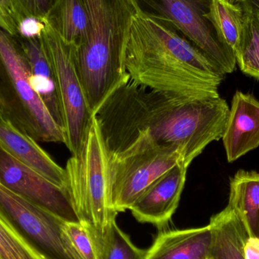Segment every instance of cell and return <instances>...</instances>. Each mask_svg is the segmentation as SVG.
<instances>
[{
	"mask_svg": "<svg viewBox=\"0 0 259 259\" xmlns=\"http://www.w3.org/2000/svg\"><path fill=\"white\" fill-rule=\"evenodd\" d=\"M229 112L221 97L191 100L130 80L94 116L111 159L152 148H174L189 167L208 144L222 139Z\"/></svg>",
	"mask_w": 259,
	"mask_h": 259,
	"instance_id": "1",
	"label": "cell"
},
{
	"mask_svg": "<svg viewBox=\"0 0 259 259\" xmlns=\"http://www.w3.org/2000/svg\"><path fill=\"white\" fill-rule=\"evenodd\" d=\"M124 64L132 81L191 100L220 97L225 74L170 24L139 6L133 16Z\"/></svg>",
	"mask_w": 259,
	"mask_h": 259,
	"instance_id": "2",
	"label": "cell"
},
{
	"mask_svg": "<svg viewBox=\"0 0 259 259\" xmlns=\"http://www.w3.org/2000/svg\"><path fill=\"white\" fill-rule=\"evenodd\" d=\"M89 15L87 39L75 47L79 77L93 115L131 78L125 68L126 44L139 0H83Z\"/></svg>",
	"mask_w": 259,
	"mask_h": 259,
	"instance_id": "3",
	"label": "cell"
},
{
	"mask_svg": "<svg viewBox=\"0 0 259 259\" xmlns=\"http://www.w3.org/2000/svg\"><path fill=\"white\" fill-rule=\"evenodd\" d=\"M109 165L110 156L94 116L80 152L71 155L65 169L66 189L77 217L92 228L103 249L118 214L112 203Z\"/></svg>",
	"mask_w": 259,
	"mask_h": 259,
	"instance_id": "4",
	"label": "cell"
},
{
	"mask_svg": "<svg viewBox=\"0 0 259 259\" xmlns=\"http://www.w3.org/2000/svg\"><path fill=\"white\" fill-rule=\"evenodd\" d=\"M30 74L15 36L0 28V114L36 142L65 143L63 129L33 91Z\"/></svg>",
	"mask_w": 259,
	"mask_h": 259,
	"instance_id": "5",
	"label": "cell"
},
{
	"mask_svg": "<svg viewBox=\"0 0 259 259\" xmlns=\"http://www.w3.org/2000/svg\"><path fill=\"white\" fill-rule=\"evenodd\" d=\"M44 21L46 27L41 39L57 80L65 144L71 155H77L94 115L88 107L77 72L75 46L65 42L48 22Z\"/></svg>",
	"mask_w": 259,
	"mask_h": 259,
	"instance_id": "6",
	"label": "cell"
},
{
	"mask_svg": "<svg viewBox=\"0 0 259 259\" xmlns=\"http://www.w3.org/2000/svg\"><path fill=\"white\" fill-rule=\"evenodd\" d=\"M181 162L184 161L181 152L174 148H152L110 158L111 195L115 211L130 210L154 182Z\"/></svg>",
	"mask_w": 259,
	"mask_h": 259,
	"instance_id": "7",
	"label": "cell"
},
{
	"mask_svg": "<svg viewBox=\"0 0 259 259\" xmlns=\"http://www.w3.org/2000/svg\"><path fill=\"white\" fill-rule=\"evenodd\" d=\"M0 211L46 259H75L62 232L63 221L23 199L1 182Z\"/></svg>",
	"mask_w": 259,
	"mask_h": 259,
	"instance_id": "8",
	"label": "cell"
},
{
	"mask_svg": "<svg viewBox=\"0 0 259 259\" xmlns=\"http://www.w3.org/2000/svg\"><path fill=\"white\" fill-rule=\"evenodd\" d=\"M161 21L170 24L217 65L225 75L236 69L234 54L218 40L204 15L211 0H142Z\"/></svg>",
	"mask_w": 259,
	"mask_h": 259,
	"instance_id": "9",
	"label": "cell"
},
{
	"mask_svg": "<svg viewBox=\"0 0 259 259\" xmlns=\"http://www.w3.org/2000/svg\"><path fill=\"white\" fill-rule=\"evenodd\" d=\"M0 182L13 193L65 222L79 223L68 190L14 158L0 146Z\"/></svg>",
	"mask_w": 259,
	"mask_h": 259,
	"instance_id": "10",
	"label": "cell"
},
{
	"mask_svg": "<svg viewBox=\"0 0 259 259\" xmlns=\"http://www.w3.org/2000/svg\"><path fill=\"white\" fill-rule=\"evenodd\" d=\"M187 168L184 162L180 163L148 188L130 208L137 222L158 228L168 225L179 205Z\"/></svg>",
	"mask_w": 259,
	"mask_h": 259,
	"instance_id": "11",
	"label": "cell"
},
{
	"mask_svg": "<svg viewBox=\"0 0 259 259\" xmlns=\"http://www.w3.org/2000/svg\"><path fill=\"white\" fill-rule=\"evenodd\" d=\"M222 140L229 162L258 147L259 101L253 96L234 94Z\"/></svg>",
	"mask_w": 259,
	"mask_h": 259,
	"instance_id": "12",
	"label": "cell"
},
{
	"mask_svg": "<svg viewBox=\"0 0 259 259\" xmlns=\"http://www.w3.org/2000/svg\"><path fill=\"white\" fill-rule=\"evenodd\" d=\"M0 146L53 184L66 189L65 169L57 164L34 139L23 132L0 114ZM67 190V189H66Z\"/></svg>",
	"mask_w": 259,
	"mask_h": 259,
	"instance_id": "13",
	"label": "cell"
},
{
	"mask_svg": "<svg viewBox=\"0 0 259 259\" xmlns=\"http://www.w3.org/2000/svg\"><path fill=\"white\" fill-rule=\"evenodd\" d=\"M30 68V82L56 124L63 129L57 80L40 37L15 36Z\"/></svg>",
	"mask_w": 259,
	"mask_h": 259,
	"instance_id": "14",
	"label": "cell"
},
{
	"mask_svg": "<svg viewBox=\"0 0 259 259\" xmlns=\"http://www.w3.org/2000/svg\"><path fill=\"white\" fill-rule=\"evenodd\" d=\"M211 232L202 228L160 233L146 250V259H209Z\"/></svg>",
	"mask_w": 259,
	"mask_h": 259,
	"instance_id": "15",
	"label": "cell"
},
{
	"mask_svg": "<svg viewBox=\"0 0 259 259\" xmlns=\"http://www.w3.org/2000/svg\"><path fill=\"white\" fill-rule=\"evenodd\" d=\"M211 232L209 259H245L244 245L249 237L239 214L231 207L210 219Z\"/></svg>",
	"mask_w": 259,
	"mask_h": 259,
	"instance_id": "16",
	"label": "cell"
},
{
	"mask_svg": "<svg viewBox=\"0 0 259 259\" xmlns=\"http://www.w3.org/2000/svg\"><path fill=\"white\" fill-rule=\"evenodd\" d=\"M230 184L228 206L239 214L249 237H259V172L239 170Z\"/></svg>",
	"mask_w": 259,
	"mask_h": 259,
	"instance_id": "17",
	"label": "cell"
},
{
	"mask_svg": "<svg viewBox=\"0 0 259 259\" xmlns=\"http://www.w3.org/2000/svg\"><path fill=\"white\" fill-rule=\"evenodd\" d=\"M42 21L75 47L84 42L89 32V15L83 0H54Z\"/></svg>",
	"mask_w": 259,
	"mask_h": 259,
	"instance_id": "18",
	"label": "cell"
},
{
	"mask_svg": "<svg viewBox=\"0 0 259 259\" xmlns=\"http://www.w3.org/2000/svg\"><path fill=\"white\" fill-rule=\"evenodd\" d=\"M204 16L212 27L221 45L235 56L243 35V11L241 7L225 0H211L208 12Z\"/></svg>",
	"mask_w": 259,
	"mask_h": 259,
	"instance_id": "19",
	"label": "cell"
},
{
	"mask_svg": "<svg viewBox=\"0 0 259 259\" xmlns=\"http://www.w3.org/2000/svg\"><path fill=\"white\" fill-rule=\"evenodd\" d=\"M242 9L243 35L236 60L245 74L259 80V12L255 9Z\"/></svg>",
	"mask_w": 259,
	"mask_h": 259,
	"instance_id": "20",
	"label": "cell"
},
{
	"mask_svg": "<svg viewBox=\"0 0 259 259\" xmlns=\"http://www.w3.org/2000/svg\"><path fill=\"white\" fill-rule=\"evenodd\" d=\"M62 232L75 259H103V245L91 227L80 223L62 222Z\"/></svg>",
	"mask_w": 259,
	"mask_h": 259,
	"instance_id": "21",
	"label": "cell"
},
{
	"mask_svg": "<svg viewBox=\"0 0 259 259\" xmlns=\"http://www.w3.org/2000/svg\"><path fill=\"white\" fill-rule=\"evenodd\" d=\"M0 259H46L0 211Z\"/></svg>",
	"mask_w": 259,
	"mask_h": 259,
	"instance_id": "22",
	"label": "cell"
},
{
	"mask_svg": "<svg viewBox=\"0 0 259 259\" xmlns=\"http://www.w3.org/2000/svg\"><path fill=\"white\" fill-rule=\"evenodd\" d=\"M146 250L136 246L131 238L113 222L105 244L103 259H146Z\"/></svg>",
	"mask_w": 259,
	"mask_h": 259,
	"instance_id": "23",
	"label": "cell"
},
{
	"mask_svg": "<svg viewBox=\"0 0 259 259\" xmlns=\"http://www.w3.org/2000/svg\"><path fill=\"white\" fill-rule=\"evenodd\" d=\"M24 17L15 0H0V28L16 36L18 24Z\"/></svg>",
	"mask_w": 259,
	"mask_h": 259,
	"instance_id": "24",
	"label": "cell"
},
{
	"mask_svg": "<svg viewBox=\"0 0 259 259\" xmlns=\"http://www.w3.org/2000/svg\"><path fill=\"white\" fill-rule=\"evenodd\" d=\"M24 16L42 20L50 11L54 0H15Z\"/></svg>",
	"mask_w": 259,
	"mask_h": 259,
	"instance_id": "25",
	"label": "cell"
},
{
	"mask_svg": "<svg viewBox=\"0 0 259 259\" xmlns=\"http://www.w3.org/2000/svg\"><path fill=\"white\" fill-rule=\"evenodd\" d=\"M45 27V22L42 20L36 17L25 16L18 24L16 36L23 38L40 37Z\"/></svg>",
	"mask_w": 259,
	"mask_h": 259,
	"instance_id": "26",
	"label": "cell"
},
{
	"mask_svg": "<svg viewBox=\"0 0 259 259\" xmlns=\"http://www.w3.org/2000/svg\"><path fill=\"white\" fill-rule=\"evenodd\" d=\"M245 259H259V237H249L244 245Z\"/></svg>",
	"mask_w": 259,
	"mask_h": 259,
	"instance_id": "27",
	"label": "cell"
},
{
	"mask_svg": "<svg viewBox=\"0 0 259 259\" xmlns=\"http://www.w3.org/2000/svg\"><path fill=\"white\" fill-rule=\"evenodd\" d=\"M236 4L239 5L241 9H251L259 12V0H237Z\"/></svg>",
	"mask_w": 259,
	"mask_h": 259,
	"instance_id": "28",
	"label": "cell"
},
{
	"mask_svg": "<svg viewBox=\"0 0 259 259\" xmlns=\"http://www.w3.org/2000/svg\"><path fill=\"white\" fill-rule=\"evenodd\" d=\"M225 1L228 2V3H231V4H235L237 0H225Z\"/></svg>",
	"mask_w": 259,
	"mask_h": 259,
	"instance_id": "29",
	"label": "cell"
}]
</instances>
